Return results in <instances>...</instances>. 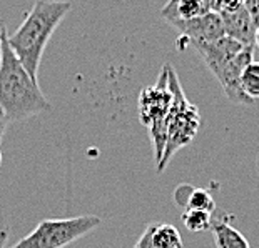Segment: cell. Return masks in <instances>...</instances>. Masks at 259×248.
Segmentation results:
<instances>
[{
    "instance_id": "cell-5",
    "label": "cell",
    "mask_w": 259,
    "mask_h": 248,
    "mask_svg": "<svg viewBox=\"0 0 259 248\" xmlns=\"http://www.w3.org/2000/svg\"><path fill=\"white\" fill-rule=\"evenodd\" d=\"M172 103V93L167 82V64L159 75L156 85L142 89L139 95V118L141 123L149 129L154 150H156V162L162 158L164 147L167 137V113Z\"/></svg>"
},
{
    "instance_id": "cell-8",
    "label": "cell",
    "mask_w": 259,
    "mask_h": 248,
    "mask_svg": "<svg viewBox=\"0 0 259 248\" xmlns=\"http://www.w3.org/2000/svg\"><path fill=\"white\" fill-rule=\"evenodd\" d=\"M191 48H194L197 52V55L202 58V62L206 64V67L209 69L211 74H214L219 67L238 55L242 48L239 42L233 40L231 37L224 35L218 40H212V42H201V43H192Z\"/></svg>"
},
{
    "instance_id": "cell-3",
    "label": "cell",
    "mask_w": 259,
    "mask_h": 248,
    "mask_svg": "<svg viewBox=\"0 0 259 248\" xmlns=\"http://www.w3.org/2000/svg\"><path fill=\"white\" fill-rule=\"evenodd\" d=\"M167 82L169 89L172 93V103H170L169 113H167V137H166V147L161 162L157 163V172H164L176 153L186 145H189L192 139L197 135L201 129V115L196 105L187 100L184 95V90L181 87L178 75L172 70V67L167 64Z\"/></svg>"
},
{
    "instance_id": "cell-16",
    "label": "cell",
    "mask_w": 259,
    "mask_h": 248,
    "mask_svg": "<svg viewBox=\"0 0 259 248\" xmlns=\"http://www.w3.org/2000/svg\"><path fill=\"white\" fill-rule=\"evenodd\" d=\"M241 7H244V0H214L211 10L216 14H228Z\"/></svg>"
},
{
    "instance_id": "cell-20",
    "label": "cell",
    "mask_w": 259,
    "mask_h": 248,
    "mask_svg": "<svg viewBox=\"0 0 259 248\" xmlns=\"http://www.w3.org/2000/svg\"><path fill=\"white\" fill-rule=\"evenodd\" d=\"M7 238H9V230L7 228H0V248H5Z\"/></svg>"
},
{
    "instance_id": "cell-22",
    "label": "cell",
    "mask_w": 259,
    "mask_h": 248,
    "mask_svg": "<svg viewBox=\"0 0 259 248\" xmlns=\"http://www.w3.org/2000/svg\"><path fill=\"white\" fill-rule=\"evenodd\" d=\"M5 29V25H4V20H0V37H2V30Z\"/></svg>"
},
{
    "instance_id": "cell-13",
    "label": "cell",
    "mask_w": 259,
    "mask_h": 248,
    "mask_svg": "<svg viewBox=\"0 0 259 248\" xmlns=\"http://www.w3.org/2000/svg\"><path fill=\"white\" fill-rule=\"evenodd\" d=\"M241 89L251 102L259 100V62L252 60L241 74Z\"/></svg>"
},
{
    "instance_id": "cell-23",
    "label": "cell",
    "mask_w": 259,
    "mask_h": 248,
    "mask_svg": "<svg viewBox=\"0 0 259 248\" xmlns=\"http://www.w3.org/2000/svg\"><path fill=\"white\" fill-rule=\"evenodd\" d=\"M0 165H2V150H0Z\"/></svg>"
},
{
    "instance_id": "cell-17",
    "label": "cell",
    "mask_w": 259,
    "mask_h": 248,
    "mask_svg": "<svg viewBox=\"0 0 259 248\" xmlns=\"http://www.w3.org/2000/svg\"><path fill=\"white\" fill-rule=\"evenodd\" d=\"M134 248H154V245H152V223H149L146 230L142 231V235L137 238Z\"/></svg>"
},
{
    "instance_id": "cell-14",
    "label": "cell",
    "mask_w": 259,
    "mask_h": 248,
    "mask_svg": "<svg viewBox=\"0 0 259 248\" xmlns=\"http://www.w3.org/2000/svg\"><path fill=\"white\" fill-rule=\"evenodd\" d=\"M184 227L192 231V233H199V231H206L211 228L212 213L204 210H192V208H186L181 215Z\"/></svg>"
},
{
    "instance_id": "cell-2",
    "label": "cell",
    "mask_w": 259,
    "mask_h": 248,
    "mask_svg": "<svg viewBox=\"0 0 259 248\" xmlns=\"http://www.w3.org/2000/svg\"><path fill=\"white\" fill-rule=\"evenodd\" d=\"M70 9L72 4L67 0H35L19 29L7 35L10 48L34 80L38 79L40 60L49 40Z\"/></svg>"
},
{
    "instance_id": "cell-10",
    "label": "cell",
    "mask_w": 259,
    "mask_h": 248,
    "mask_svg": "<svg viewBox=\"0 0 259 248\" xmlns=\"http://www.w3.org/2000/svg\"><path fill=\"white\" fill-rule=\"evenodd\" d=\"M233 217L228 213H212L211 228L216 248H251L246 236L231 223Z\"/></svg>"
},
{
    "instance_id": "cell-15",
    "label": "cell",
    "mask_w": 259,
    "mask_h": 248,
    "mask_svg": "<svg viewBox=\"0 0 259 248\" xmlns=\"http://www.w3.org/2000/svg\"><path fill=\"white\" fill-rule=\"evenodd\" d=\"M186 208L214 213L216 212V202H214V197L209 194L206 189H196V187H192L189 192V197H187V200H186L184 210Z\"/></svg>"
},
{
    "instance_id": "cell-19",
    "label": "cell",
    "mask_w": 259,
    "mask_h": 248,
    "mask_svg": "<svg viewBox=\"0 0 259 248\" xmlns=\"http://www.w3.org/2000/svg\"><path fill=\"white\" fill-rule=\"evenodd\" d=\"M7 127H9V118L5 117L4 110L0 108V143H2V139H4L5 132H7Z\"/></svg>"
},
{
    "instance_id": "cell-6",
    "label": "cell",
    "mask_w": 259,
    "mask_h": 248,
    "mask_svg": "<svg viewBox=\"0 0 259 248\" xmlns=\"http://www.w3.org/2000/svg\"><path fill=\"white\" fill-rule=\"evenodd\" d=\"M252 53H254V48L244 47L238 55H234L233 58L228 60L223 67H219L212 74L219 84H221L226 97L233 103H236V105H251L252 103L241 89V74L246 69V65L254 60Z\"/></svg>"
},
{
    "instance_id": "cell-4",
    "label": "cell",
    "mask_w": 259,
    "mask_h": 248,
    "mask_svg": "<svg viewBox=\"0 0 259 248\" xmlns=\"http://www.w3.org/2000/svg\"><path fill=\"white\" fill-rule=\"evenodd\" d=\"M99 225L101 218L96 215L42 220L32 233L10 248H64L91 233Z\"/></svg>"
},
{
    "instance_id": "cell-11",
    "label": "cell",
    "mask_w": 259,
    "mask_h": 248,
    "mask_svg": "<svg viewBox=\"0 0 259 248\" xmlns=\"http://www.w3.org/2000/svg\"><path fill=\"white\" fill-rule=\"evenodd\" d=\"M211 12L207 0H167L161 9V17L169 25L181 20H191Z\"/></svg>"
},
{
    "instance_id": "cell-21",
    "label": "cell",
    "mask_w": 259,
    "mask_h": 248,
    "mask_svg": "<svg viewBox=\"0 0 259 248\" xmlns=\"http://www.w3.org/2000/svg\"><path fill=\"white\" fill-rule=\"evenodd\" d=\"M254 47L259 48V25L256 27V35H254Z\"/></svg>"
},
{
    "instance_id": "cell-1",
    "label": "cell",
    "mask_w": 259,
    "mask_h": 248,
    "mask_svg": "<svg viewBox=\"0 0 259 248\" xmlns=\"http://www.w3.org/2000/svg\"><path fill=\"white\" fill-rule=\"evenodd\" d=\"M7 35L4 29L0 37V108L9 122H22L51 110V103L10 48Z\"/></svg>"
},
{
    "instance_id": "cell-7",
    "label": "cell",
    "mask_w": 259,
    "mask_h": 248,
    "mask_svg": "<svg viewBox=\"0 0 259 248\" xmlns=\"http://www.w3.org/2000/svg\"><path fill=\"white\" fill-rule=\"evenodd\" d=\"M172 27L179 32V43L183 42L184 47H191L192 43L201 42H212L218 38L224 37V25L223 20L216 12H207L201 17L191 19V20H181L172 24Z\"/></svg>"
},
{
    "instance_id": "cell-9",
    "label": "cell",
    "mask_w": 259,
    "mask_h": 248,
    "mask_svg": "<svg viewBox=\"0 0 259 248\" xmlns=\"http://www.w3.org/2000/svg\"><path fill=\"white\" fill-rule=\"evenodd\" d=\"M219 17L223 20L226 35L231 37L236 42H239L242 47L254 48L256 25L244 7L234 10V12L219 14Z\"/></svg>"
},
{
    "instance_id": "cell-18",
    "label": "cell",
    "mask_w": 259,
    "mask_h": 248,
    "mask_svg": "<svg viewBox=\"0 0 259 248\" xmlns=\"http://www.w3.org/2000/svg\"><path fill=\"white\" fill-rule=\"evenodd\" d=\"M244 9L251 15L254 25H259V0H244Z\"/></svg>"
},
{
    "instance_id": "cell-12",
    "label": "cell",
    "mask_w": 259,
    "mask_h": 248,
    "mask_svg": "<svg viewBox=\"0 0 259 248\" xmlns=\"http://www.w3.org/2000/svg\"><path fill=\"white\" fill-rule=\"evenodd\" d=\"M154 248H183L181 231L169 223H152Z\"/></svg>"
},
{
    "instance_id": "cell-24",
    "label": "cell",
    "mask_w": 259,
    "mask_h": 248,
    "mask_svg": "<svg viewBox=\"0 0 259 248\" xmlns=\"http://www.w3.org/2000/svg\"><path fill=\"white\" fill-rule=\"evenodd\" d=\"M212 4H214V0H212ZM211 9H212V7H211Z\"/></svg>"
}]
</instances>
